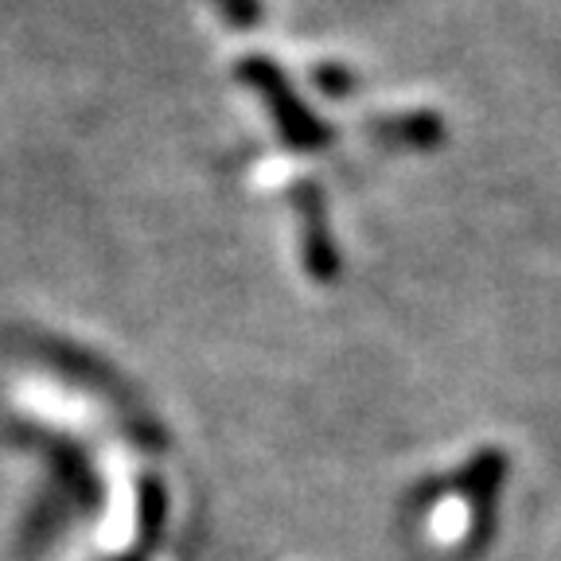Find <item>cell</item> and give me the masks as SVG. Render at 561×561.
Here are the masks:
<instances>
[{
	"mask_svg": "<svg viewBox=\"0 0 561 561\" xmlns=\"http://www.w3.org/2000/svg\"><path fill=\"white\" fill-rule=\"evenodd\" d=\"M370 133L386 140H398V145H417V149H430L445 137V122L437 114H402V117H378L370 122Z\"/></svg>",
	"mask_w": 561,
	"mask_h": 561,
	"instance_id": "cell-3",
	"label": "cell"
},
{
	"mask_svg": "<svg viewBox=\"0 0 561 561\" xmlns=\"http://www.w3.org/2000/svg\"><path fill=\"white\" fill-rule=\"evenodd\" d=\"M293 203L300 210V250H305V265L316 280L332 285L340 277V254H335L332 230L324 219V199H320V187L316 184H297Z\"/></svg>",
	"mask_w": 561,
	"mask_h": 561,
	"instance_id": "cell-2",
	"label": "cell"
},
{
	"mask_svg": "<svg viewBox=\"0 0 561 561\" xmlns=\"http://www.w3.org/2000/svg\"><path fill=\"white\" fill-rule=\"evenodd\" d=\"M316 87L324 90L328 98H347L355 90V79H351L340 62H324V67L316 70Z\"/></svg>",
	"mask_w": 561,
	"mask_h": 561,
	"instance_id": "cell-4",
	"label": "cell"
},
{
	"mask_svg": "<svg viewBox=\"0 0 561 561\" xmlns=\"http://www.w3.org/2000/svg\"><path fill=\"white\" fill-rule=\"evenodd\" d=\"M234 24H257L262 20V4L257 0H215Z\"/></svg>",
	"mask_w": 561,
	"mask_h": 561,
	"instance_id": "cell-5",
	"label": "cell"
},
{
	"mask_svg": "<svg viewBox=\"0 0 561 561\" xmlns=\"http://www.w3.org/2000/svg\"><path fill=\"white\" fill-rule=\"evenodd\" d=\"M238 79L250 82L262 94L265 110L273 114L280 137L289 140L293 149H324L332 140V129L300 102L293 82L277 70V62H270L265 55H250V59L238 62Z\"/></svg>",
	"mask_w": 561,
	"mask_h": 561,
	"instance_id": "cell-1",
	"label": "cell"
}]
</instances>
